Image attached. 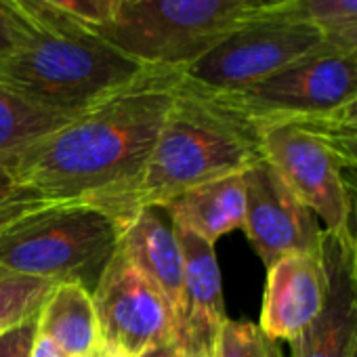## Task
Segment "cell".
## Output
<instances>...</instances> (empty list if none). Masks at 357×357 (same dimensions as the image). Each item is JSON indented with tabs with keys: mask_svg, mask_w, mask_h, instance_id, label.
Returning a JSON list of instances; mask_svg holds the SVG:
<instances>
[{
	"mask_svg": "<svg viewBox=\"0 0 357 357\" xmlns=\"http://www.w3.org/2000/svg\"><path fill=\"white\" fill-rule=\"evenodd\" d=\"M340 178L347 198V219H344V234L357 255V166L340 162Z\"/></svg>",
	"mask_w": 357,
	"mask_h": 357,
	"instance_id": "obj_24",
	"label": "cell"
},
{
	"mask_svg": "<svg viewBox=\"0 0 357 357\" xmlns=\"http://www.w3.org/2000/svg\"><path fill=\"white\" fill-rule=\"evenodd\" d=\"M74 357H130L128 353H124L122 349L114 347L112 342L103 340L99 344H95L93 349H89L86 353H80V355H74Z\"/></svg>",
	"mask_w": 357,
	"mask_h": 357,
	"instance_id": "obj_31",
	"label": "cell"
},
{
	"mask_svg": "<svg viewBox=\"0 0 357 357\" xmlns=\"http://www.w3.org/2000/svg\"><path fill=\"white\" fill-rule=\"evenodd\" d=\"M309 122V120H303ZM324 130H332V132H347V135H357V97L353 101H349L342 109H338L336 114H332L326 120H317L313 122Z\"/></svg>",
	"mask_w": 357,
	"mask_h": 357,
	"instance_id": "obj_26",
	"label": "cell"
},
{
	"mask_svg": "<svg viewBox=\"0 0 357 357\" xmlns=\"http://www.w3.org/2000/svg\"><path fill=\"white\" fill-rule=\"evenodd\" d=\"M261 158L280 174L292 194L324 223L342 231L347 198L340 160L317 126L303 120H271L255 124Z\"/></svg>",
	"mask_w": 357,
	"mask_h": 357,
	"instance_id": "obj_8",
	"label": "cell"
},
{
	"mask_svg": "<svg viewBox=\"0 0 357 357\" xmlns=\"http://www.w3.org/2000/svg\"><path fill=\"white\" fill-rule=\"evenodd\" d=\"M38 328L36 317L0 334V357H30Z\"/></svg>",
	"mask_w": 357,
	"mask_h": 357,
	"instance_id": "obj_23",
	"label": "cell"
},
{
	"mask_svg": "<svg viewBox=\"0 0 357 357\" xmlns=\"http://www.w3.org/2000/svg\"><path fill=\"white\" fill-rule=\"evenodd\" d=\"M257 15H273L324 28L330 24L357 20V0H290L286 5H280Z\"/></svg>",
	"mask_w": 357,
	"mask_h": 357,
	"instance_id": "obj_20",
	"label": "cell"
},
{
	"mask_svg": "<svg viewBox=\"0 0 357 357\" xmlns=\"http://www.w3.org/2000/svg\"><path fill=\"white\" fill-rule=\"evenodd\" d=\"M55 282L0 269V334L38 315Z\"/></svg>",
	"mask_w": 357,
	"mask_h": 357,
	"instance_id": "obj_18",
	"label": "cell"
},
{
	"mask_svg": "<svg viewBox=\"0 0 357 357\" xmlns=\"http://www.w3.org/2000/svg\"><path fill=\"white\" fill-rule=\"evenodd\" d=\"M181 84L153 68L24 151L11 172L45 202H86L107 215L135 190Z\"/></svg>",
	"mask_w": 357,
	"mask_h": 357,
	"instance_id": "obj_1",
	"label": "cell"
},
{
	"mask_svg": "<svg viewBox=\"0 0 357 357\" xmlns=\"http://www.w3.org/2000/svg\"><path fill=\"white\" fill-rule=\"evenodd\" d=\"M5 3L9 5V7H13L26 22H28V13H26V0H5Z\"/></svg>",
	"mask_w": 357,
	"mask_h": 357,
	"instance_id": "obj_34",
	"label": "cell"
},
{
	"mask_svg": "<svg viewBox=\"0 0 357 357\" xmlns=\"http://www.w3.org/2000/svg\"><path fill=\"white\" fill-rule=\"evenodd\" d=\"M313 124V122H311ZM317 126V124H313ZM319 128V126H317ZM321 135L326 137L328 145L332 147V151L336 153V158L340 162L353 164L357 166V135H347V132H332V130H324L319 128Z\"/></svg>",
	"mask_w": 357,
	"mask_h": 357,
	"instance_id": "obj_28",
	"label": "cell"
},
{
	"mask_svg": "<svg viewBox=\"0 0 357 357\" xmlns=\"http://www.w3.org/2000/svg\"><path fill=\"white\" fill-rule=\"evenodd\" d=\"M213 95L252 126L271 120H326L357 97V55L324 45L257 84Z\"/></svg>",
	"mask_w": 357,
	"mask_h": 357,
	"instance_id": "obj_7",
	"label": "cell"
},
{
	"mask_svg": "<svg viewBox=\"0 0 357 357\" xmlns=\"http://www.w3.org/2000/svg\"><path fill=\"white\" fill-rule=\"evenodd\" d=\"M172 223L183 225L211 244L242 229L246 215V190L242 172L196 185L164 206Z\"/></svg>",
	"mask_w": 357,
	"mask_h": 357,
	"instance_id": "obj_15",
	"label": "cell"
},
{
	"mask_svg": "<svg viewBox=\"0 0 357 357\" xmlns=\"http://www.w3.org/2000/svg\"><path fill=\"white\" fill-rule=\"evenodd\" d=\"M324 45L342 53L357 55V20L324 26Z\"/></svg>",
	"mask_w": 357,
	"mask_h": 357,
	"instance_id": "obj_25",
	"label": "cell"
},
{
	"mask_svg": "<svg viewBox=\"0 0 357 357\" xmlns=\"http://www.w3.org/2000/svg\"><path fill=\"white\" fill-rule=\"evenodd\" d=\"M40 336L51 338L68 357L101 342L93 294L80 282H57L36 315Z\"/></svg>",
	"mask_w": 357,
	"mask_h": 357,
	"instance_id": "obj_16",
	"label": "cell"
},
{
	"mask_svg": "<svg viewBox=\"0 0 357 357\" xmlns=\"http://www.w3.org/2000/svg\"><path fill=\"white\" fill-rule=\"evenodd\" d=\"M351 357H357V349H355V353H353V355H351Z\"/></svg>",
	"mask_w": 357,
	"mask_h": 357,
	"instance_id": "obj_37",
	"label": "cell"
},
{
	"mask_svg": "<svg viewBox=\"0 0 357 357\" xmlns=\"http://www.w3.org/2000/svg\"><path fill=\"white\" fill-rule=\"evenodd\" d=\"M178 357H213L211 353H190V351H178Z\"/></svg>",
	"mask_w": 357,
	"mask_h": 357,
	"instance_id": "obj_35",
	"label": "cell"
},
{
	"mask_svg": "<svg viewBox=\"0 0 357 357\" xmlns=\"http://www.w3.org/2000/svg\"><path fill=\"white\" fill-rule=\"evenodd\" d=\"M286 3H290V0H250V3H248V13L244 17H250V15H257V13L275 9V7L286 5Z\"/></svg>",
	"mask_w": 357,
	"mask_h": 357,
	"instance_id": "obj_32",
	"label": "cell"
},
{
	"mask_svg": "<svg viewBox=\"0 0 357 357\" xmlns=\"http://www.w3.org/2000/svg\"><path fill=\"white\" fill-rule=\"evenodd\" d=\"M151 70L82 28H34L0 61V86L47 109L78 116Z\"/></svg>",
	"mask_w": 357,
	"mask_h": 357,
	"instance_id": "obj_3",
	"label": "cell"
},
{
	"mask_svg": "<svg viewBox=\"0 0 357 357\" xmlns=\"http://www.w3.org/2000/svg\"><path fill=\"white\" fill-rule=\"evenodd\" d=\"M326 292L321 255L294 252L267 267L259 328L271 340L290 342L319 313Z\"/></svg>",
	"mask_w": 357,
	"mask_h": 357,
	"instance_id": "obj_13",
	"label": "cell"
},
{
	"mask_svg": "<svg viewBox=\"0 0 357 357\" xmlns=\"http://www.w3.org/2000/svg\"><path fill=\"white\" fill-rule=\"evenodd\" d=\"M120 229L86 202H45L0 231V269L95 288Z\"/></svg>",
	"mask_w": 357,
	"mask_h": 357,
	"instance_id": "obj_4",
	"label": "cell"
},
{
	"mask_svg": "<svg viewBox=\"0 0 357 357\" xmlns=\"http://www.w3.org/2000/svg\"><path fill=\"white\" fill-rule=\"evenodd\" d=\"M36 3L70 24L99 34L116 20L124 0H36Z\"/></svg>",
	"mask_w": 357,
	"mask_h": 357,
	"instance_id": "obj_21",
	"label": "cell"
},
{
	"mask_svg": "<svg viewBox=\"0 0 357 357\" xmlns=\"http://www.w3.org/2000/svg\"><path fill=\"white\" fill-rule=\"evenodd\" d=\"M324 47V30L273 15L244 17L198 59L178 70L206 93H234L265 80L292 61Z\"/></svg>",
	"mask_w": 357,
	"mask_h": 357,
	"instance_id": "obj_6",
	"label": "cell"
},
{
	"mask_svg": "<svg viewBox=\"0 0 357 357\" xmlns=\"http://www.w3.org/2000/svg\"><path fill=\"white\" fill-rule=\"evenodd\" d=\"M213 357H282L278 342L271 340L259 324L227 321L221 326Z\"/></svg>",
	"mask_w": 357,
	"mask_h": 357,
	"instance_id": "obj_19",
	"label": "cell"
},
{
	"mask_svg": "<svg viewBox=\"0 0 357 357\" xmlns=\"http://www.w3.org/2000/svg\"><path fill=\"white\" fill-rule=\"evenodd\" d=\"M172 225L183 252V321L178 349L213 355L219 330L227 321L215 244L183 225Z\"/></svg>",
	"mask_w": 357,
	"mask_h": 357,
	"instance_id": "obj_12",
	"label": "cell"
},
{
	"mask_svg": "<svg viewBox=\"0 0 357 357\" xmlns=\"http://www.w3.org/2000/svg\"><path fill=\"white\" fill-rule=\"evenodd\" d=\"M259 158L257 130L250 120L217 95L188 84L181 76L135 190L109 217L120 229L141 208L166 206L196 185L244 172Z\"/></svg>",
	"mask_w": 357,
	"mask_h": 357,
	"instance_id": "obj_2",
	"label": "cell"
},
{
	"mask_svg": "<svg viewBox=\"0 0 357 357\" xmlns=\"http://www.w3.org/2000/svg\"><path fill=\"white\" fill-rule=\"evenodd\" d=\"M250 0H132L99 36L128 57L183 70L248 13Z\"/></svg>",
	"mask_w": 357,
	"mask_h": 357,
	"instance_id": "obj_5",
	"label": "cell"
},
{
	"mask_svg": "<svg viewBox=\"0 0 357 357\" xmlns=\"http://www.w3.org/2000/svg\"><path fill=\"white\" fill-rule=\"evenodd\" d=\"M30 357H68V355L51 338L36 334V340H34V347H32Z\"/></svg>",
	"mask_w": 357,
	"mask_h": 357,
	"instance_id": "obj_30",
	"label": "cell"
},
{
	"mask_svg": "<svg viewBox=\"0 0 357 357\" xmlns=\"http://www.w3.org/2000/svg\"><path fill=\"white\" fill-rule=\"evenodd\" d=\"M43 204H45V200H40L36 196H22V198L9 200V202H0V231Z\"/></svg>",
	"mask_w": 357,
	"mask_h": 357,
	"instance_id": "obj_27",
	"label": "cell"
},
{
	"mask_svg": "<svg viewBox=\"0 0 357 357\" xmlns=\"http://www.w3.org/2000/svg\"><path fill=\"white\" fill-rule=\"evenodd\" d=\"M124 3H132V0H124ZM124 3H122V5H124Z\"/></svg>",
	"mask_w": 357,
	"mask_h": 357,
	"instance_id": "obj_38",
	"label": "cell"
},
{
	"mask_svg": "<svg viewBox=\"0 0 357 357\" xmlns=\"http://www.w3.org/2000/svg\"><path fill=\"white\" fill-rule=\"evenodd\" d=\"M353 248V246H351ZM353 255H355V250H353ZM355 265H357V255H355Z\"/></svg>",
	"mask_w": 357,
	"mask_h": 357,
	"instance_id": "obj_36",
	"label": "cell"
},
{
	"mask_svg": "<svg viewBox=\"0 0 357 357\" xmlns=\"http://www.w3.org/2000/svg\"><path fill=\"white\" fill-rule=\"evenodd\" d=\"M319 255L324 303L313 321L288 342V357H351L357 349V265L344 229H321Z\"/></svg>",
	"mask_w": 357,
	"mask_h": 357,
	"instance_id": "obj_11",
	"label": "cell"
},
{
	"mask_svg": "<svg viewBox=\"0 0 357 357\" xmlns=\"http://www.w3.org/2000/svg\"><path fill=\"white\" fill-rule=\"evenodd\" d=\"M22 196H34L32 192H28L26 188H22L13 172L0 164V202H9V200H15V198H22ZM38 198V196H36Z\"/></svg>",
	"mask_w": 357,
	"mask_h": 357,
	"instance_id": "obj_29",
	"label": "cell"
},
{
	"mask_svg": "<svg viewBox=\"0 0 357 357\" xmlns=\"http://www.w3.org/2000/svg\"><path fill=\"white\" fill-rule=\"evenodd\" d=\"M91 294L101 338L130 357H139L151 347L178 344V326L170 305L120 246H116Z\"/></svg>",
	"mask_w": 357,
	"mask_h": 357,
	"instance_id": "obj_9",
	"label": "cell"
},
{
	"mask_svg": "<svg viewBox=\"0 0 357 357\" xmlns=\"http://www.w3.org/2000/svg\"><path fill=\"white\" fill-rule=\"evenodd\" d=\"M32 30L34 26L30 22H26L5 0H0V61L15 53Z\"/></svg>",
	"mask_w": 357,
	"mask_h": 357,
	"instance_id": "obj_22",
	"label": "cell"
},
{
	"mask_svg": "<svg viewBox=\"0 0 357 357\" xmlns=\"http://www.w3.org/2000/svg\"><path fill=\"white\" fill-rule=\"evenodd\" d=\"M118 246L170 305L176 326L183 321V252L164 206L141 208L120 227Z\"/></svg>",
	"mask_w": 357,
	"mask_h": 357,
	"instance_id": "obj_14",
	"label": "cell"
},
{
	"mask_svg": "<svg viewBox=\"0 0 357 357\" xmlns=\"http://www.w3.org/2000/svg\"><path fill=\"white\" fill-rule=\"evenodd\" d=\"M246 215L244 231L265 263L294 252H317L321 227L317 217L292 194L280 174L259 158L244 172Z\"/></svg>",
	"mask_w": 357,
	"mask_h": 357,
	"instance_id": "obj_10",
	"label": "cell"
},
{
	"mask_svg": "<svg viewBox=\"0 0 357 357\" xmlns=\"http://www.w3.org/2000/svg\"><path fill=\"white\" fill-rule=\"evenodd\" d=\"M178 344L170 342V344H160V347H151L147 351H143L139 357H178Z\"/></svg>",
	"mask_w": 357,
	"mask_h": 357,
	"instance_id": "obj_33",
	"label": "cell"
},
{
	"mask_svg": "<svg viewBox=\"0 0 357 357\" xmlns=\"http://www.w3.org/2000/svg\"><path fill=\"white\" fill-rule=\"evenodd\" d=\"M72 118L76 116L47 109L0 86V164L11 170L24 151Z\"/></svg>",
	"mask_w": 357,
	"mask_h": 357,
	"instance_id": "obj_17",
	"label": "cell"
}]
</instances>
